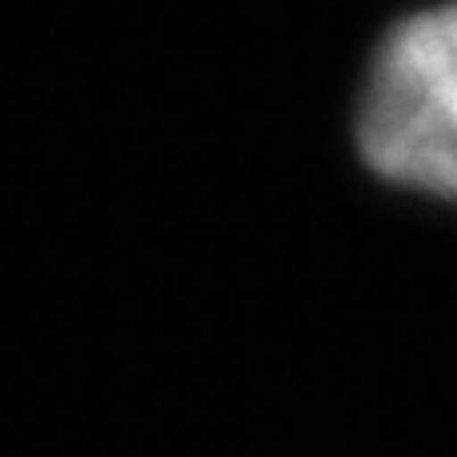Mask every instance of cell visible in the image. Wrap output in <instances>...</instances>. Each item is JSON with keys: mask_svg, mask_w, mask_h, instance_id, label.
Returning a JSON list of instances; mask_svg holds the SVG:
<instances>
[{"mask_svg": "<svg viewBox=\"0 0 457 457\" xmlns=\"http://www.w3.org/2000/svg\"><path fill=\"white\" fill-rule=\"evenodd\" d=\"M378 177L457 201V4L413 12L386 37L357 109Z\"/></svg>", "mask_w": 457, "mask_h": 457, "instance_id": "obj_1", "label": "cell"}]
</instances>
